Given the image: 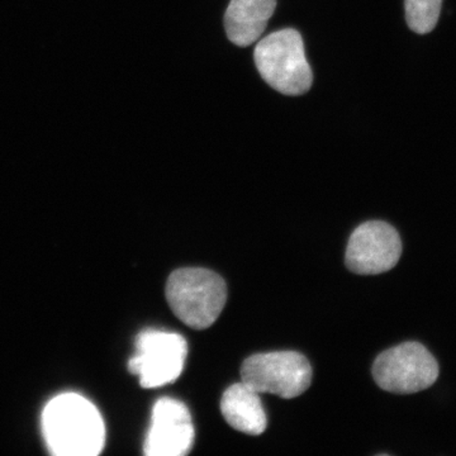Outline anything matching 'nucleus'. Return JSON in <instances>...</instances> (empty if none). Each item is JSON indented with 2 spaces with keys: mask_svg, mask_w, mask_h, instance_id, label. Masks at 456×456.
<instances>
[{
  "mask_svg": "<svg viewBox=\"0 0 456 456\" xmlns=\"http://www.w3.org/2000/svg\"><path fill=\"white\" fill-rule=\"evenodd\" d=\"M171 311L184 325L206 330L218 320L227 302V285L209 269L182 268L171 273L165 288Z\"/></svg>",
  "mask_w": 456,
  "mask_h": 456,
  "instance_id": "obj_2",
  "label": "nucleus"
},
{
  "mask_svg": "<svg viewBox=\"0 0 456 456\" xmlns=\"http://www.w3.org/2000/svg\"><path fill=\"white\" fill-rule=\"evenodd\" d=\"M136 353L128 370L140 378L143 388H159L174 383L184 370L187 340L175 332L147 329L136 338Z\"/></svg>",
  "mask_w": 456,
  "mask_h": 456,
  "instance_id": "obj_6",
  "label": "nucleus"
},
{
  "mask_svg": "<svg viewBox=\"0 0 456 456\" xmlns=\"http://www.w3.org/2000/svg\"><path fill=\"white\" fill-rule=\"evenodd\" d=\"M443 0H406L408 26L419 35L430 33L439 20Z\"/></svg>",
  "mask_w": 456,
  "mask_h": 456,
  "instance_id": "obj_11",
  "label": "nucleus"
},
{
  "mask_svg": "<svg viewBox=\"0 0 456 456\" xmlns=\"http://www.w3.org/2000/svg\"><path fill=\"white\" fill-rule=\"evenodd\" d=\"M371 373L383 391L412 395L436 382L439 364L424 345L410 341L383 351L375 359Z\"/></svg>",
  "mask_w": 456,
  "mask_h": 456,
  "instance_id": "obj_5",
  "label": "nucleus"
},
{
  "mask_svg": "<svg viewBox=\"0 0 456 456\" xmlns=\"http://www.w3.org/2000/svg\"><path fill=\"white\" fill-rule=\"evenodd\" d=\"M194 435L188 407L178 399L160 398L152 408L143 452L149 456H184L193 448Z\"/></svg>",
  "mask_w": 456,
  "mask_h": 456,
  "instance_id": "obj_8",
  "label": "nucleus"
},
{
  "mask_svg": "<svg viewBox=\"0 0 456 456\" xmlns=\"http://www.w3.org/2000/svg\"><path fill=\"white\" fill-rule=\"evenodd\" d=\"M257 70L273 89L284 95H303L314 82L312 69L305 59L301 33L288 28L272 33L255 49Z\"/></svg>",
  "mask_w": 456,
  "mask_h": 456,
  "instance_id": "obj_3",
  "label": "nucleus"
},
{
  "mask_svg": "<svg viewBox=\"0 0 456 456\" xmlns=\"http://www.w3.org/2000/svg\"><path fill=\"white\" fill-rule=\"evenodd\" d=\"M42 431L50 452L59 456H95L106 441L101 413L77 393L51 399L42 413Z\"/></svg>",
  "mask_w": 456,
  "mask_h": 456,
  "instance_id": "obj_1",
  "label": "nucleus"
},
{
  "mask_svg": "<svg viewBox=\"0 0 456 456\" xmlns=\"http://www.w3.org/2000/svg\"><path fill=\"white\" fill-rule=\"evenodd\" d=\"M311 362L297 351L255 354L242 362L241 380L255 392L284 399L299 397L312 383Z\"/></svg>",
  "mask_w": 456,
  "mask_h": 456,
  "instance_id": "obj_4",
  "label": "nucleus"
},
{
  "mask_svg": "<svg viewBox=\"0 0 456 456\" xmlns=\"http://www.w3.org/2000/svg\"><path fill=\"white\" fill-rule=\"evenodd\" d=\"M277 0H231L224 27L228 40L240 47L256 42L274 14Z\"/></svg>",
  "mask_w": 456,
  "mask_h": 456,
  "instance_id": "obj_9",
  "label": "nucleus"
},
{
  "mask_svg": "<svg viewBox=\"0 0 456 456\" xmlns=\"http://www.w3.org/2000/svg\"><path fill=\"white\" fill-rule=\"evenodd\" d=\"M221 412L231 428L250 436H259L268 425L259 393L242 382L232 384L224 393Z\"/></svg>",
  "mask_w": 456,
  "mask_h": 456,
  "instance_id": "obj_10",
  "label": "nucleus"
},
{
  "mask_svg": "<svg viewBox=\"0 0 456 456\" xmlns=\"http://www.w3.org/2000/svg\"><path fill=\"white\" fill-rule=\"evenodd\" d=\"M402 240L395 228L382 221L360 224L349 239L345 264L359 275H378L397 265Z\"/></svg>",
  "mask_w": 456,
  "mask_h": 456,
  "instance_id": "obj_7",
  "label": "nucleus"
}]
</instances>
